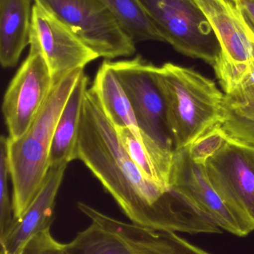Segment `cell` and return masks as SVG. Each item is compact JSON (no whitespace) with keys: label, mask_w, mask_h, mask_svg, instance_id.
I'll use <instances>...</instances> for the list:
<instances>
[{"label":"cell","mask_w":254,"mask_h":254,"mask_svg":"<svg viewBox=\"0 0 254 254\" xmlns=\"http://www.w3.org/2000/svg\"><path fill=\"white\" fill-rule=\"evenodd\" d=\"M76 159L92 172L134 225L190 234H222L189 200L145 176L122 146L92 88L85 93Z\"/></svg>","instance_id":"obj_1"},{"label":"cell","mask_w":254,"mask_h":254,"mask_svg":"<svg viewBox=\"0 0 254 254\" xmlns=\"http://www.w3.org/2000/svg\"><path fill=\"white\" fill-rule=\"evenodd\" d=\"M84 68L69 73L55 83L40 113L23 135L7 137L9 173L13 185V222L37 196L49 171L55 127Z\"/></svg>","instance_id":"obj_2"},{"label":"cell","mask_w":254,"mask_h":254,"mask_svg":"<svg viewBox=\"0 0 254 254\" xmlns=\"http://www.w3.org/2000/svg\"><path fill=\"white\" fill-rule=\"evenodd\" d=\"M152 71L164 98L174 151L184 149L219 122L224 95L214 81L192 68L167 63L152 65Z\"/></svg>","instance_id":"obj_3"},{"label":"cell","mask_w":254,"mask_h":254,"mask_svg":"<svg viewBox=\"0 0 254 254\" xmlns=\"http://www.w3.org/2000/svg\"><path fill=\"white\" fill-rule=\"evenodd\" d=\"M69 28L99 58L130 57L135 43L101 0H34Z\"/></svg>","instance_id":"obj_4"},{"label":"cell","mask_w":254,"mask_h":254,"mask_svg":"<svg viewBox=\"0 0 254 254\" xmlns=\"http://www.w3.org/2000/svg\"><path fill=\"white\" fill-rule=\"evenodd\" d=\"M177 52L213 65L221 49L210 22L194 0H139Z\"/></svg>","instance_id":"obj_5"},{"label":"cell","mask_w":254,"mask_h":254,"mask_svg":"<svg viewBox=\"0 0 254 254\" xmlns=\"http://www.w3.org/2000/svg\"><path fill=\"white\" fill-rule=\"evenodd\" d=\"M28 56L16 71L3 98L2 114L12 140L28 130L52 92L55 81L46 60L34 40Z\"/></svg>","instance_id":"obj_6"},{"label":"cell","mask_w":254,"mask_h":254,"mask_svg":"<svg viewBox=\"0 0 254 254\" xmlns=\"http://www.w3.org/2000/svg\"><path fill=\"white\" fill-rule=\"evenodd\" d=\"M204 167L224 202L254 231V149L228 141Z\"/></svg>","instance_id":"obj_7"},{"label":"cell","mask_w":254,"mask_h":254,"mask_svg":"<svg viewBox=\"0 0 254 254\" xmlns=\"http://www.w3.org/2000/svg\"><path fill=\"white\" fill-rule=\"evenodd\" d=\"M110 64L129 98L141 132L174 151L164 98L152 75L153 64L140 56Z\"/></svg>","instance_id":"obj_8"},{"label":"cell","mask_w":254,"mask_h":254,"mask_svg":"<svg viewBox=\"0 0 254 254\" xmlns=\"http://www.w3.org/2000/svg\"><path fill=\"white\" fill-rule=\"evenodd\" d=\"M170 189L187 198L221 230L240 237L252 232L215 190L204 165L196 164L190 159L187 147L174 151Z\"/></svg>","instance_id":"obj_9"},{"label":"cell","mask_w":254,"mask_h":254,"mask_svg":"<svg viewBox=\"0 0 254 254\" xmlns=\"http://www.w3.org/2000/svg\"><path fill=\"white\" fill-rule=\"evenodd\" d=\"M30 40L38 45L55 84L69 73L85 68L99 58L62 22L35 2Z\"/></svg>","instance_id":"obj_10"},{"label":"cell","mask_w":254,"mask_h":254,"mask_svg":"<svg viewBox=\"0 0 254 254\" xmlns=\"http://www.w3.org/2000/svg\"><path fill=\"white\" fill-rule=\"evenodd\" d=\"M220 45L219 55L236 64L254 63V32L237 0H194Z\"/></svg>","instance_id":"obj_11"},{"label":"cell","mask_w":254,"mask_h":254,"mask_svg":"<svg viewBox=\"0 0 254 254\" xmlns=\"http://www.w3.org/2000/svg\"><path fill=\"white\" fill-rule=\"evenodd\" d=\"M67 164L49 167L37 196L22 216L15 220L0 241L1 252L21 254L25 245L39 233L50 229L54 220L55 199L64 179Z\"/></svg>","instance_id":"obj_12"},{"label":"cell","mask_w":254,"mask_h":254,"mask_svg":"<svg viewBox=\"0 0 254 254\" xmlns=\"http://www.w3.org/2000/svg\"><path fill=\"white\" fill-rule=\"evenodd\" d=\"M79 210L92 222L120 237L135 254H210L180 238L174 232L157 231L110 217L83 202Z\"/></svg>","instance_id":"obj_13"},{"label":"cell","mask_w":254,"mask_h":254,"mask_svg":"<svg viewBox=\"0 0 254 254\" xmlns=\"http://www.w3.org/2000/svg\"><path fill=\"white\" fill-rule=\"evenodd\" d=\"M34 0H0V63L15 66L30 43Z\"/></svg>","instance_id":"obj_14"},{"label":"cell","mask_w":254,"mask_h":254,"mask_svg":"<svg viewBox=\"0 0 254 254\" xmlns=\"http://www.w3.org/2000/svg\"><path fill=\"white\" fill-rule=\"evenodd\" d=\"M128 156L146 178L170 190V176L174 151L164 146L141 132L138 138L129 128L115 127Z\"/></svg>","instance_id":"obj_15"},{"label":"cell","mask_w":254,"mask_h":254,"mask_svg":"<svg viewBox=\"0 0 254 254\" xmlns=\"http://www.w3.org/2000/svg\"><path fill=\"white\" fill-rule=\"evenodd\" d=\"M88 83L89 79L84 71L69 96L55 127L49 155L50 167L68 164L76 160L81 119Z\"/></svg>","instance_id":"obj_16"},{"label":"cell","mask_w":254,"mask_h":254,"mask_svg":"<svg viewBox=\"0 0 254 254\" xmlns=\"http://www.w3.org/2000/svg\"><path fill=\"white\" fill-rule=\"evenodd\" d=\"M91 88L113 126L129 128L138 138L142 139L129 98L108 60L100 65Z\"/></svg>","instance_id":"obj_17"},{"label":"cell","mask_w":254,"mask_h":254,"mask_svg":"<svg viewBox=\"0 0 254 254\" xmlns=\"http://www.w3.org/2000/svg\"><path fill=\"white\" fill-rule=\"evenodd\" d=\"M216 125L228 141L254 149V86L224 95Z\"/></svg>","instance_id":"obj_18"},{"label":"cell","mask_w":254,"mask_h":254,"mask_svg":"<svg viewBox=\"0 0 254 254\" xmlns=\"http://www.w3.org/2000/svg\"><path fill=\"white\" fill-rule=\"evenodd\" d=\"M109 7L122 29L134 43L155 40L164 42L139 0H101Z\"/></svg>","instance_id":"obj_19"},{"label":"cell","mask_w":254,"mask_h":254,"mask_svg":"<svg viewBox=\"0 0 254 254\" xmlns=\"http://www.w3.org/2000/svg\"><path fill=\"white\" fill-rule=\"evenodd\" d=\"M64 249L66 254H135L122 239L95 222L64 244Z\"/></svg>","instance_id":"obj_20"},{"label":"cell","mask_w":254,"mask_h":254,"mask_svg":"<svg viewBox=\"0 0 254 254\" xmlns=\"http://www.w3.org/2000/svg\"><path fill=\"white\" fill-rule=\"evenodd\" d=\"M8 158L7 137L0 138V241L4 238L13 223V206L9 195Z\"/></svg>","instance_id":"obj_21"},{"label":"cell","mask_w":254,"mask_h":254,"mask_svg":"<svg viewBox=\"0 0 254 254\" xmlns=\"http://www.w3.org/2000/svg\"><path fill=\"white\" fill-rule=\"evenodd\" d=\"M227 142L223 131L216 125L187 146L188 154L195 164L205 165L206 162L216 155Z\"/></svg>","instance_id":"obj_22"},{"label":"cell","mask_w":254,"mask_h":254,"mask_svg":"<svg viewBox=\"0 0 254 254\" xmlns=\"http://www.w3.org/2000/svg\"><path fill=\"white\" fill-rule=\"evenodd\" d=\"M21 254H66L64 244L52 237L46 229L33 237L24 247Z\"/></svg>","instance_id":"obj_23"},{"label":"cell","mask_w":254,"mask_h":254,"mask_svg":"<svg viewBox=\"0 0 254 254\" xmlns=\"http://www.w3.org/2000/svg\"><path fill=\"white\" fill-rule=\"evenodd\" d=\"M245 18L254 32V0H237Z\"/></svg>","instance_id":"obj_24"},{"label":"cell","mask_w":254,"mask_h":254,"mask_svg":"<svg viewBox=\"0 0 254 254\" xmlns=\"http://www.w3.org/2000/svg\"><path fill=\"white\" fill-rule=\"evenodd\" d=\"M1 254H9L6 253V252H1Z\"/></svg>","instance_id":"obj_25"},{"label":"cell","mask_w":254,"mask_h":254,"mask_svg":"<svg viewBox=\"0 0 254 254\" xmlns=\"http://www.w3.org/2000/svg\"></svg>","instance_id":"obj_26"}]
</instances>
